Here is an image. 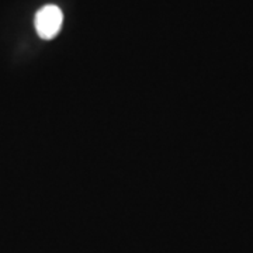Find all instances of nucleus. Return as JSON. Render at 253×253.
Instances as JSON below:
<instances>
[{
  "instance_id": "obj_1",
  "label": "nucleus",
  "mask_w": 253,
  "mask_h": 253,
  "mask_svg": "<svg viewBox=\"0 0 253 253\" xmlns=\"http://www.w3.org/2000/svg\"><path fill=\"white\" fill-rule=\"evenodd\" d=\"M63 14L61 9L55 4L44 6L36 14V30L42 40H52L62 27Z\"/></svg>"
}]
</instances>
